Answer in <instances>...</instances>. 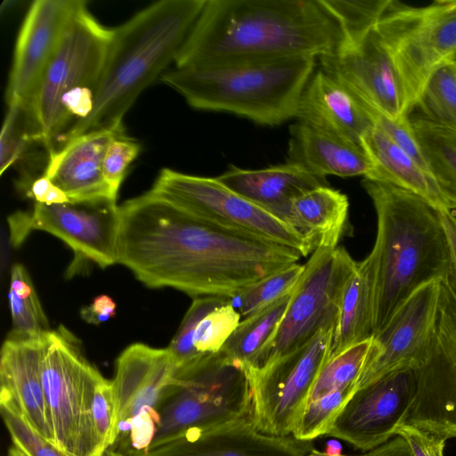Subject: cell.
<instances>
[{"label":"cell","mask_w":456,"mask_h":456,"mask_svg":"<svg viewBox=\"0 0 456 456\" xmlns=\"http://www.w3.org/2000/svg\"><path fill=\"white\" fill-rule=\"evenodd\" d=\"M118 263L149 288L232 298L302 257L292 248L203 221L148 191L119 207Z\"/></svg>","instance_id":"6da1fadb"},{"label":"cell","mask_w":456,"mask_h":456,"mask_svg":"<svg viewBox=\"0 0 456 456\" xmlns=\"http://www.w3.org/2000/svg\"><path fill=\"white\" fill-rule=\"evenodd\" d=\"M345 35L320 0H207L175 61L178 69L338 52Z\"/></svg>","instance_id":"7a4b0ae2"},{"label":"cell","mask_w":456,"mask_h":456,"mask_svg":"<svg viewBox=\"0 0 456 456\" xmlns=\"http://www.w3.org/2000/svg\"><path fill=\"white\" fill-rule=\"evenodd\" d=\"M206 2L159 1L112 28L93 110L61 135L53 150L86 134L124 129L125 114L139 94L175 63Z\"/></svg>","instance_id":"3957f363"},{"label":"cell","mask_w":456,"mask_h":456,"mask_svg":"<svg viewBox=\"0 0 456 456\" xmlns=\"http://www.w3.org/2000/svg\"><path fill=\"white\" fill-rule=\"evenodd\" d=\"M377 216L373 335L419 287L447 276L449 250L440 209L401 187L363 178Z\"/></svg>","instance_id":"277c9868"},{"label":"cell","mask_w":456,"mask_h":456,"mask_svg":"<svg viewBox=\"0 0 456 456\" xmlns=\"http://www.w3.org/2000/svg\"><path fill=\"white\" fill-rule=\"evenodd\" d=\"M315 57L242 62L206 69L174 68L160 79L192 108L223 111L265 126L296 118Z\"/></svg>","instance_id":"5b68a950"},{"label":"cell","mask_w":456,"mask_h":456,"mask_svg":"<svg viewBox=\"0 0 456 456\" xmlns=\"http://www.w3.org/2000/svg\"><path fill=\"white\" fill-rule=\"evenodd\" d=\"M250 411L246 367L221 351L203 354L178 367L159 406L160 422L147 451L190 429L250 417Z\"/></svg>","instance_id":"8992f818"},{"label":"cell","mask_w":456,"mask_h":456,"mask_svg":"<svg viewBox=\"0 0 456 456\" xmlns=\"http://www.w3.org/2000/svg\"><path fill=\"white\" fill-rule=\"evenodd\" d=\"M112 28L102 25L83 1L69 19L31 99L48 153L68 128L61 99L80 89H96Z\"/></svg>","instance_id":"52a82bcc"},{"label":"cell","mask_w":456,"mask_h":456,"mask_svg":"<svg viewBox=\"0 0 456 456\" xmlns=\"http://www.w3.org/2000/svg\"><path fill=\"white\" fill-rule=\"evenodd\" d=\"M100 374L65 327L47 333L42 358L43 387L55 446L69 456L103 454L92 420V402Z\"/></svg>","instance_id":"ba28073f"},{"label":"cell","mask_w":456,"mask_h":456,"mask_svg":"<svg viewBox=\"0 0 456 456\" xmlns=\"http://www.w3.org/2000/svg\"><path fill=\"white\" fill-rule=\"evenodd\" d=\"M403 87L409 116L430 74L456 58V0L410 6L390 0L373 27Z\"/></svg>","instance_id":"9c48e42d"},{"label":"cell","mask_w":456,"mask_h":456,"mask_svg":"<svg viewBox=\"0 0 456 456\" xmlns=\"http://www.w3.org/2000/svg\"><path fill=\"white\" fill-rule=\"evenodd\" d=\"M148 192L214 225L309 255L304 239L286 222L233 191L216 177L164 168Z\"/></svg>","instance_id":"30bf717a"},{"label":"cell","mask_w":456,"mask_h":456,"mask_svg":"<svg viewBox=\"0 0 456 456\" xmlns=\"http://www.w3.org/2000/svg\"><path fill=\"white\" fill-rule=\"evenodd\" d=\"M336 321L308 342L259 369H247L250 419L262 433L290 436L305 410L313 385L330 359Z\"/></svg>","instance_id":"8fae6325"},{"label":"cell","mask_w":456,"mask_h":456,"mask_svg":"<svg viewBox=\"0 0 456 456\" xmlns=\"http://www.w3.org/2000/svg\"><path fill=\"white\" fill-rule=\"evenodd\" d=\"M356 264L343 247L313 252L273 339L247 369L259 370L271 364L335 322L344 288Z\"/></svg>","instance_id":"7c38bea8"},{"label":"cell","mask_w":456,"mask_h":456,"mask_svg":"<svg viewBox=\"0 0 456 456\" xmlns=\"http://www.w3.org/2000/svg\"><path fill=\"white\" fill-rule=\"evenodd\" d=\"M8 222L15 247L32 230L49 232L64 241L75 254L69 276L88 261L102 268L118 263L120 214L116 200L102 198L57 205L35 202L31 212H15Z\"/></svg>","instance_id":"4fadbf2b"},{"label":"cell","mask_w":456,"mask_h":456,"mask_svg":"<svg viewBox=\"0 0 456 456\" xmlns=\"http://www.w3.org/2000/svg\"><path fill=\"white\" fill-rule=\"evenodd\" d=\"M178 366L167 348L136 343L116 362L112 381L121 450L147 451L160 422L159 406Z\"/></svg>","instance_id":"5bb4252c"},{"label":"cell","mask_w":456,"mask_h":456,"mask_svg":"<svg viewBox=\"0 0 456 456\" xmlns=\"http://www.w3.org/2000/svg\"><path fill=\"white\" fill-rule=\"evenodd\" d=\"M417 372V395L405 424L441 436L456 415V294L445 277L440 280L436 316Z\"/></svg>","instance_id":"9a60e30c"},{"label":"cell","mask_w":456,"mask_h":456,"mask_svg":"<svg viewBox=\"0 0 456 456\" xmlns=\"http://www.w3.org/2000/svg\"><path fill=\"white\" fill-rule=\"evenodd\" d=\"M417 389V367L387 374L353 394L328 435L362 451L382 445L404 424Z\"/></svg>","instance_id":"2e32d148"},{"label":"cell","mask_w":456,"mask_h":456,"mask_svg":"<svg viewBox=\"0 0 456 456\" xmlns=\"http://www.w3.org/2000/svg\"><path fill=\"white\" fill-rule=\"evenodd\" d=\"M318 59L322 70L364 104L392 119L409 117L403 87L373 28L336 53Z\"/></svg>","instance_id":"e0dca14e"},{"label":"cell","mask_w":456,"mask_h":456,"mask_svg":"<svg viewBox=\"0 0 456 456\" xmlns=\"http://www.w3.org/2000/svg\"><path fill=\"white\" fill-rule=\"evenodd\" d=\"M440 280L429 281L417 289L387 324L372 336L356 390L394 370L420 364L436 316Z\"/></svg>","instance_id":"ac0fdd59"},{"label":"cell","mask_w":456,"mask_h":456,"mask_svg":"<svg viewBox=\"0 0 456 456\" xmlns=\"http://www.w3.org/2000/svg\"><path fill=\"white\" fill-rule=\"evenodd\" d=\"M311 441L262 433L250 417L218 426L190 429L149 451L127 450L126 456H309Z\"/></svg>","instance_id":"d6986e66"},{"label":"cell","mask_w":456,"mask_h":456,"mask_svg":"<svg viewBox=\"0 0 456 456\" xmlns=\"http://www.w3.org/2000/svg\"><path fill=\"white\" fill-rule=\"evenodd\" d=\"M81 0L32 3L16 41L6 89L8 105L29 102L69 19Z\"/></svg>","instance_id":"ffe728a7"},{"label":"cell","mask_w":456,"mask_h":456,"mask_svg":"<svg viewBox=\"0 0 456 456\" xmlns=\"http://www.w3.org/2000/svg\"><path fill=\"white\" fill-rule=\"evenodd\" d=\"M47 333L37 337L7 336L1 349L0 405L20 413L40 436L55 445L42 380Z\"/></svg>","instance_id":"44dd1931"},{"label":"cell","mask_w":456,"mask_h":456,"mask_svg":"<svg viewBox=\"0 0 456 456\" xmlns=\"http://www.w3.org/2000/svg\"><path fill=\"white\" fill-rule=\"evenodd\" d=\"M124 129L83 134L48 153L43 174L70 201L116 200L103 176V161L110 141Z\"/></svg>","instance_id":"7402d4cb"},{"label":"cell","mask_w":456,"mask_h":456,"mask_svg":"<svg viewBox=\"0 0 456 456\" xmlns=\"http://www.w3.org/2000/svg\"><path fill=\"white\" fill-rule=\"evenodd\" d=\"M296 118L323 132L361 144L373 122L360 101L322 69L314 71L299 100Z\"/></svg>","instance_id":"603a6c76"},{"label":"cell","mask_w":456,"mask_h":456,"mask_svg":"<svg viewBox=\"0 0 456 456\" xmlns=\"http://www.w3.org/2000/svg\"><path fill=\"white\" fill-rule=\"evenodd\" d=\"M216 178L281 220L295 198L318 186L329 185L325 177L314 175L288 161L261 169H244L231 165Z\"/></svg>","instance_id":"cb8c5ba5"},{"label":"cell","mask_w":456,"mask_h":456,"mask_svg":"<svg viewBox=\"0 0 456 456\" xmlns=\"http://www.w3.org/2000/svg\"><path fill=\"white\" fill-rule=\"evenodd\" d=\"M287 161L325 177L367 175L373 164L361 144L298 121L289 126Z\"/></svg>","instance_id":"d4e9b609"},{"label":"cell","mask_w":456,"mask_h":456,"mask_svg":"<svg viewBox=\"0 0 456 456\" xmlns=\"http://www.w3.org/2000/svg\"><path fill=\"white\" fill-rule=\"evenodd\" d=\"M346 194L329 185L300 194L289 204L283 221L304 239L309 254L338 246L348 219Z\"/></svg>","instance_id":"484cf974"},{"label":"cell","mask_w":456,"mask_h":456,"mask_svg":"<svg viewBox=\"0 0 456 456\" xmlns=\"http://www.w3.org/2000/svg\"><path fill=\"white\" fill-rule=\"evenodd\" d=\"M373 168L364 178L414 192L440 210L448 209L433 175L373 125L360 142Z\"/></svg>","instance_id":"4316f807"},{"label":"cell","mask_w":456,"mask_h":456,"mask_svg":"<svg viewBox=\"0 0 456 456\" xmlns=\"http://www.w3.org/2000/svg\"><path fill=\"white\" fill-rule=\"evenodd\" d=\"M375 266L369 254L357 262L338 306L330 357L373 336Z\"/></svg>","instance_id":"83f0119b"},{"label":"cell","mask_w":456,"mask_h":456,"mask_svg":"<svg viewBox=\"0 0 456 456\" xmlns=\"http://www.w3.org/2000/svg\"><path fill=\"white\" fill-rule=\"evenodd\" d=\"M414 134L449 210H456V129L409 117Z\"/></svg>","instance_id":"f1b7e54d"},{"label":"cell","mask_w":456,"mask_h":456,"mask_svg":"<svg viewBox=\"0 0 456 456\" xmlns=\"http://www.w3.org/2000/svg\"><path fill=\"white\" fill-rule=\"evenodd\" d=\"M292 292L240 321L220 351L246 368L252 367L277 331Z\"/></svg>","instance_id":"f546056e"},{"label":"cell","mask_w":456,"mask_h":456,"mask_svg":"<svg viewBox=\"0 0 456 456\" xmlns=\"http://www.w3.org/2000/svg\"><path fill=\"white\" fill-rule=\"evenodd\" d=\"M37 142L45 145L41 126L31 104L17 102L8 105L0 134V174L21 160Z\"/></svg>","instance_id":"4dcf8cb0"},{"label":"cell","mask_w":456,"mask_h":456,"mask_svg":"<svg viewBox=\"0 0 456 456\" xmlns=\"http://www.w3.org/2000/svg\"><path fill=\"white\" fill-rule=\"evenodd\" d=\"M431 122L456 129V62L447 61L428 77L411 109Z\"/></svg>","instance_id":"1f68e13d"},{"label":"cell","mask_w":456,"mask_h":456,"mask_svg":"<svg viewBox=\"0 0 456 456\" xmlns=\"http://www.w3.org/2000/svg\"><path fill=\"white\" fill-rule=\"evenodd\" d=\"M371 342L372 337L330 357L319 372L307 403L334 390L351 387H354L356 390V384L366 362Z\"/></svg>","instance_id":"d6a6232c"},{"label":"cell","mask_w":456,"mask_h":456,"mask_svg":"<svg viewBox=\"0 0 456 456\" xmlns=\"http://www.w3.org/2000/svg\"><path fill=\"white\" fill-rule=\"evenodd\" d=\"M305 271V264H294L253 284L232 298L240 316L247 318L291 293Z\"/></svg>","instance_id":"836d02e7"},{"label":"cell","mask_w":456,"mask_h":456,"mask_svg":"<svg viewBox=\"0 0 456 456\" xmlns=\"http://www.w3.org/2000/svg\"><path fill=\"white\" fill-rule=\"evenodd\" d=\"M240 317L232 298L222 297L195 325L192 345L197 353H218L240 322Z\"/></svg>","instance_id":"e575fe53"},{"label":"cell","mask_w":456,"mask_h":456,"mask_svg":"<svg viewBox=\"0 0 456 456\" xmlns=\"http://www.w3.org/2000/svg\"><path fill=\"white\" fill-rule=\"evenodd\" d=\"M320 3L340 26L347 45L374 27L390 0H320Z\"/></svg>","instance_id":"d590c367"},{"label":"cell","mask_w":456,"mask_h":456,"mask_svg":"<svg viewBox=\"0 0 456 456\" xmlns=\"http://www.w3.org/2000/svg\"><path fill=\"white\" fill-rule=\"evenodd\" d=\"M354 392L355 387H351L334 390L309 401L292 436L299 440L312 441L318 436L328 435L338 413Z\"/></svg>","instance_id":"8d00e7d4"},{"label":"cell","mask_w":456,"mask_h":456,"mask_svg":"<svg viewBox=\"0 0 456 456\" xmlns=\"http://www.w3.org/2000/svg\"><path fill=\"white\" fill-rule=\"evenodd\" d=\"M0 410L13 445L26 456H69L40 436L20 413L4 405H0ZM102 456L126 455L118 450L110 448L103 452Z\"/></svg>","instance_id":"74e56055"},{"label":"cell","mask_w":456,"mask_h":456,"mask_svg":"<svg viewBox=\"0 0 456 456\" xmlns=\"http://www.w3.org/2000/svg\"><path fill=\"white\" fill-rule=\"evenodd\" d=\"M92 420L101 453L112 448L118 436L117 407L112 381L102 374L96 381L92 402Z\"/></svg>","instance_id":"f35d334b"},{"label":"cell","mask_w":456,"mask_h":456,"mask_svg":"<svg viewBox=\"0 0 456 456\" xmlns=\"http://www.w3.org/2000/svg\"><path fill=\"white\" fill-rule=\"evenodd\" d=\"M9 306L12 320V335L42 336L51 330L37 292L19 296L9 290Z\"/></svg>","instance_id":"ab89813d"},{"label":"cell","mask_w":456,"mask_h":456,"mask_svg":"<svg viewBox=\"0 0 456 456\" xmlns=\"http://www.w3.org/2000/svg\"><path fill=\"white\" fill-rule=\"evenodd\" d=\"M223 297H200L193 299L181 325L167 349L177 366L187 364L203 354H200L192 345V334L199 319L208 309L217 304Z\"/></svg>","instance_id":"60d3db41"},{"label":"cell","mask_w":456,"mask_h":456,"mask_svg":"<svg viewBox=\"0 0 456 456\" xmlns=\"http://www.w3.org/2000/svg\"><path fill=\"white\" fill-rule=\"evenodd\" d=\"M140 151L141 145L126 136L125 132L118 134L110 141L104 157L103 176L115 196L126 175L128 167Z\"/></svg>","instance_id":"b9f144b4"},{"label":"cell","mask_w":456,"mask_h":456,"mask_svg":"<svg viewBox=\"0 0 456 456\" xmlns=\"http://www.w3.org/2000/svg\"><path fill=\"white\" fill-rule=\"evenodd\" d=\"M360 102L370 115L373 124L409 154L422 168L431 174L426 157L414 134L409 117L392 119L361 101Z\"/></svg>","instance_id":"7bdbcfd3"},{"label":"cell","mask_w":456,"mask_h":456,"mask_svg":"<svg viewBox=\"0 0 456 456\" xmlns=\"http://www.w3.org/2000/svg\"><path fill=\"white\" fill-rule=\"evenodd\" d=\"M408 444L413 456H444L446 439L417 427L404 424L396 433Z\"/></svg>","instance_id":"ee69618b"},{"label":"cell","mask_w":456,"mask_h":456,"mask_svg":"<svg viewBox=\"0 0 456 456\" xmlns=\"http://www.w3.org/2000/svg\"><path fill=\"white\" fill-rule=\"evenodd\" d=\"M440 215L449 250V270L445 278L456 294V215L449 209L441 210Z\"/></svg>","instance_id":"f6af8a7d"},{"label":"cell","mask_w":456,"mask_h":456,"mask_svg":"<svg viewBox=\"0 0 456 456\" xmlns=\"http://www.w3.org/2000/svg\"><path fill=\"white\" fill-rule=\"evenodd\" d=\"M116 314V303L107 295H100L93 302L81 309V317L88 323L98 325Z\"/></svg>","instance_id":"bcb514c9"},{"label":"cell","mask_w":456,"mask_h":456,"mask_svg":"<svg viewBox=\"0 0 456 456\" xmlns=\"http://www.w3.org/2000/svg\"><path fill=\"white\" fill-rule=\"evenodd\" d=\"M366 456H413L408 444L400 436L393 437L382 445L369 451Z\"/></svg>","instance_id":"7dc6e473"},{"label":"cell","mask_w":456,"mask_h":456,"mask_svg":"<svg viewBox=\"0 0 456 456\" xmlns=\"http://www.w3.org/2000/svg\"><path fill=\"white\" fill-rule=\"evenodd\" d=\"M328 454H340V445L337 443H330L327 445L326 452Z\"/></svg>","instance_id":"c3c4849f"},{"label":"cell","mask_w":456,"mask_h":456,"mask_svg":"<svg viewBox=\"0 0 456 456\" xmlns=\"http://www.w3.org/2000/svg\"><path fill=\"white\" fill-rule=\"evenodd\" d=\"M309 456H347V455H342L341 453L340 454H328L325 452H321L319 450L313 448L312 451L310 452ZM359 456H366V454L359 455Z\"/></svg>","instance_id":"681fc988"},{"label":"cell","mask_w":456,"mask_h":456,"mask_svg":"<svg viewBox=\"0 0 456 456\" xmlns=\"http://www.w3.org/2000/svg\"><path fill=\"white\" fill-rule=\"evenodd\" d=\"M7 456H26V454L23 452H21L18 447L13 445L8 451Z\"/></svg>","instance_id":"f907efd6"},{"label":"cell","mask_w":456,"mask_h":456,"mask_svg":"<svg viewBox=\"0 0 456 456\" xmlns=\"http://www.w3.org/2000/svg\"><path fill=\"white\" fill-rule=\"evenodd\" d=\"M450 438L456 440V420L454 421L450 430Z\"/></svg>","instance_id":"816d5d0a"},{"label":"cell","mask_w":456,"mask_h":456,"mask_svg":"<svg viewBox=\"0 0 456 456\" xmlns=\"http://www.w3.org/2000/svg\"><path fill=\"white\" fill-rule=\"evenodd\" d=\"M455 62H456V58L454 59Z\"/></svg>","instance_id":"f5cc1de1"}]
</instances>
